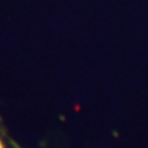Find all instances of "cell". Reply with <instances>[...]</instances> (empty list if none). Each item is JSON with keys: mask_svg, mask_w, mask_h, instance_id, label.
Instances as JSON below:
<instances>
[{"mask_svg": "<svg viewBox=\"0 0 148 148\" xmlns=\"http://www.w3.org/2000/svg\"><path fill=\"white\" fill-rule=\"evenodd\" d=\"M0 148H21L15 140L8 134L1 118H0Z\"/></svg>", "mask_w": 148, "mask_h": 148, "instance_id": "cell-1", "label": "cell"}]
</instances>
